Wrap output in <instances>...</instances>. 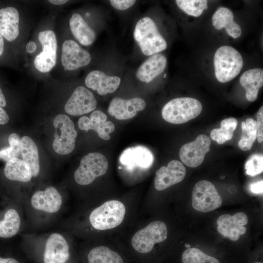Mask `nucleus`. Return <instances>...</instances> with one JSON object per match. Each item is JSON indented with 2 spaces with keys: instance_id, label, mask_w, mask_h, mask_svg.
I'll use <instances>...</instances> for the list:
<instances>
[{
  "instance_id": "obj_1",
  "label": "nucleus",
  "mask_w": 263,
  "mask_h": 263,
  "mask_svg": "<svg viewBox=\"0 0 263 263\" xmlns=\"http://www.w3.org/2000/svg\"><path fill=\"white\" fill-rule=\"evenodd\" d=\"M134 39L142 53L150 56L165 50L167 43L157 26L150 17H146L136 23L133 32Z\"/></svg>"
},
{
  "instance_id": "obj_2",
  "label": "nucleus",
  "mask_w": 263,
  "mask_h": 263,
  "mask_svg": "<svg viewBox=\"0 0 263 263\" xmlns=\"http://www.w3.org/2000/svg\"><path fill=\"white\" fill-rule=\"evenodd\" d=\"M214 65L217 80L221 83H226L240 74L243 66V60L236 49L225 45L219 47L216 51Z\"/></svg>"
},
{
  "instance_id": "obj_3",
  "label": "nucleus",
  "mask_w": 263,
  "mask_h": 263,
  "mask_svg": "<svg viewBox=\"0 0 263 263\" xmlns=\"http://www.w3.org/2000/svg\"><path fill=\"white\" fill-rule=\"evenodd\" d=\"M202 110L201 103L192 97H179L173 99L163 107V118L174 124L185 123L198 116Z\"/></svg>"
},
{
  "instance_id": "obj_4",
  "label": "nucleus",
  "mask_w": 263,
  "mask_h": 263,
  "mask_svg": "<svg viewBox=\"0 0 263 263\" xmlns=\"http://www.w3.org/2000/svg\"><path fill=\"white\" fill-rule=\"evenodd\" d=\"M125 213V207L121 202L110 200L93 210L90 215L89 220L95 229H111L121 224Z\"/></svg>"
},
{
  "instance_id": "obj_5",
  "label": "nucleus",
  "mask_w": 263,
  "mask_h": 263,
  "mask_svg": "<svg viewBox=\"0 0 263 263\" xmlns=\"http://www.w3.org/2000/svg\"><path fill=\"white\" fill-rule=\"evenodd\" d=\"M53 123L55 129L53 149L61 155L71 153L75 149L77 137L73 121L67 115L58 114L54 117Z\"/></svg>"
},
{
  "instance_id": "obj_6",
  "label": "nucleus",
  "mask_w": 263,
  "mask_h": 263,
  "mask_svg": "<svg viewBox=\"0 0 263 263\" xmlns=\"http://www.w3.org/2000/svg\"><path fill=\"white\" fill-rule=\"evenodd\" d=\"M167 236V225L164 222L157 220L137 231L132 236L131 244L137 252L148 253L152 250L155 244L164 241Z\"/></svg>"
},
{
  "instance_id": "obj_7",
  "label": "nucleus",
  "mask_w": 263,
  "mask_h": 263,
  "mask_svg": "<svg viewBox=\"0 0 263 263\" xmlns=\"http://www.w3.org/2000/svg\"><path fill=\"white\" fill-rule=\"evenodd\" d=\"M108 162L106 157L98 152L90 153L80 161V165L74 173V179L80 185H88L95 178L106 173Z\"/></svg>"
},
{
  "instance_id": "obj_8",
  "label": "nucleus",
  "mask_w": 263,
  "mask_h": 263,
  "mask_svg": "<svg viewBox=\"0 0 263 263\" xmlns=\"http://www.w3.org/2000/svg\"><path fill=\"white\" fill-rule=\"evenodd\" d=\"M192 206L201 212H208L220 207L222 199L215 186L210 182L201 180L193 188Z\"/></svg>"
},
{
  "instance_id": "obj_9",
  "label": "nucleus",
  "mask_w": 263,
  "mask_h": 263,
  "mask_svg": "<svg viewBox=\"0 0 263 263\" xmlns=\"http://www.w3.org/2000/svg\"><path fill=\"white\" fill-rule=\"evenodd\" d=\"M38 38L42 51L34 59L36 68L41 73L50 72L55 66L56 60L57 40L55 33L52 30L40 32Z\"/></svg>"
},
{
  "instance_id": "obj_10",
  "label": "nucleus",
  "mask_w": 263,
  "mask_h": 263,
  "mask_svg": "<svg viewBox=\"0 0 263 263\" xmlns=\"http://www.w3.org/2000/svg\"><path fill=\"white\" fill-rule=\"evenodd\" d=\"M211 141L205 134L198 135L192 142L185 144L179 150L182 162L187 166L195 168L203 162L205 155L210 150Z\"/></svg>"
},
{
  "instance_id": "obj_11",
  "label": "nucleus",
  "mask_w": 263,
  "mask_h": 263,
  "mask_svg": "<svg viewBox=\"0 0 263 263\" xmlns=\"http://www.w3.org/2000/svg\"><path fill=\"white\" fill-rule=\"evenodd\" d=\"M91 60L90 54L75 41L68 39L62 46L61 61L66 70L73 71L88 65Z\"/></svg>"
},
{
  "instance_id": "obj_12",
  "label": "nucleus",
  "mask_w": 263,
  "mask_h": 263,
  "mask_svg": "<svg viewBox=\"0 0 263 263\" xmlns=\"http://www.w3.org/2000/svg\"><path fill=\"white\" fill-rule=\"evenodd\" d=\"M97 101L93 94L84 86L77 87L64 106L65 112L73 116L80 115L95 110Z\"/></svg>"
},
{
  "instance_id": "obj_13",
  "label": "nucleus",
  "mask_w": 263,
  "mask_h": 263,
  "mask_svg": "<svg viewBox=\"0 0 263 263\" xmlns=\"http://www.w3.org/2000/svg\"><path fill=\"white\" fill-rule=\"evenodd\" d=\"M248 221L247 215L244 212H238L231 216L224 214L217 219V230L224 237L235 241L246 231L244 226Z\"/></svg>"
},
{
  "instance_id": "obj_14",
  "label": "nucleus",
  "mask_w": 263,
  "mask_h": 263,
  "mask_svg": "<svg viewBox=\"0 0 263 263\" xmlns=\"http://www.w3.org/2000/svg\"><path fill=\"white\" fill-rule=\"evenodd\" d=\"M186 174V169L182 162L173 160L168 166H162L155 172L154 186L157 190H163L181 182Z\"/></svg>"
},
{
  "instance_id": "obj_15",
  "label": "nucleus",
  "mask_w": 263,
  "mask_h": 263,
  "mask_svg": "<svg viewBox=\"0 0 263 263\" xmlns=\"http://www.w3.org/2000/svg\"><path fill=\"white\" fill-rule=\"evenodd\" d=\"M146 106L145 100L139 97L125 99L116 97L111 101L108 112L118 120H126L135 116L137 113L143 110Z\"/></svg>"
},
{
  "instance_id": "obj_16",
  "label": "nucleus",
  "mask_w": 263,
  "mask_h": 263,
  "mask_svg": "<svg viewBox=\"0 0 263 263\" xmlns=\"http://www.w3.org/2000/svg\"><path fill=\"white\" fill-rule=\"evenodd\" d=\"M107 115L101 111L96 110L91 113L90 117L84 116L78 122L79 128L83 131L94 130L99 137L105 140L110 139V134L115 129L113 122L107 121Z\"/></svg>"
},
{
  "instance_id": "obj_17",
  "label": "nucleus",
  "mask_w": 263,
  "mask_h": 263,
  "mask_svg": "<svg viewBox=\"0 0 263 263\" xmlns=\"http://www.w3.org/2000/svg\"><path fill=\"white\" fill-rule=\"evenodd\" d=\"M69 256V246L64 237L57 233L51 234L45 244L44 263H66Z\"/></svg>"
},
{
  "instance_id": "obj_18",
  "label": "nucleus",
  "mask_w": 263,
  "mask_h": 263,
  "mask_svg": "<svg viewBox=\"0 0 263 263\" xmlns=\"http://www.w3.org/2000/svg\"><path fill=\"white\" fill-rule=\"evenodd\" d=\"M62 198L57 190L50 186L44 190H38L32 196L31 204L36 209L54 213L60 208Z\"/></svg>"
},
{
  "instance_id": "obj_19",
  "label": "nucleus",
  "mask_w": 263,
  "mask_h": 263,
  "mask_svg": "<svg viewBox=\"0 0 263 263\" xmlns=\"http://www.w3.org/2000/svg\"><path fill=\"white\" fill-rule=\"evenodd\" d=\"M86 86L96 91L101 95L115 92L119 87L121 79L117 76H110L99 70L90 72L85 79Z\"/></svg>"
},
{
  "instance_id": "obj_20",
  "label": "nucleus",
  "mask_w": 263,
  "mask_h": 263,
  "mask_svg": "<svg viewBox=\"0 0 263 263\" xmlns=\"http://www.w3.org/2000/svg\"><path fill=\"white\" fill-rule=\"evenodd\" d=\"M167 65V59L164 55L154 54L139 67L136 76L141 82L150 83L164 72Z\"/></svg>"
},
{
  "instance_id": "obj_21",
  "label": "nucleus",
  "mask_w": 263,
  "mask_h": 263,
  "mask_svg": "<svg viewBox=\"0 0 263 263\" xmlns=\"http://www.w3.org/2000/svg\"><path fill=\"white\" fill-rule=\"evenodd\" d=\"M19 14L13 7L0 9V34L7 40L12 41L19 36Z\"/></svg>"
},
{
  "instance_id": "obj_22",
  "label": "nucleus",
  "mask_w": 263,
  "mask_h": 263,
  "mask_svg": "<svg viewBox=\"0 0 263 263\" xmlns=\"http://www.w3.org/2000/svg\"><path fill=\"white\" fill-rule=\"evenodd\" d=\"M212 22L217 30L225 28L228 35L234 38L241 35L240 26L234 20L232 12L226 7H220L215 11L212 17Z\"/></svg>"
},
{
  "instance_id": "obj_23",
  "label": "nucleus",
  "mask_w": 263,
  "mask_h": 263,
  "mask_svg": "<svg viewBox=\"0 0 263 263\" xmlns=\"http://www.w3.org/2000/svg\"><path fill=\"white\" fill-rule=\"evenodd\" d=\"M240 83L246 91L245 96L250 102L255 101L258 92L263 85V70L254 68L244 72L240 77Z\"/></svg>"
},
{
  "instance_id": "obj_24",
  "label": "nucleus",
  "mask_w": 263,
  "mask_h": 263,
  "mask_svg": "<svg viewBox=\"0 0 263 263\" xmlns=\"http://www.w3.org/2000/svg\"><path fill=\"white\" fill-rule=\"evenodd\" d=\"M153 159L151 151L147 148L140 146L127 149L120 157L123 164H135L144 168L150 167Z\"/></svg>"
},
{
  "instance_id": "obj_25",
  "label": "nucleus",
  "mask_w": 263,
  "mask_h": 263,
  "mask_svg": "<svg viewBox=\"0 0 263 263\" xmlns=\"http://www.w3.org/2000/svg\"><path fill=\"white\" fill-rule=\"evenodd\" d=\"M69 26L73 35L81 44L89 46L95 41L96 34L94 31L79 14L75 13L72 16Z\"/></svg>"
},
{
  "instance_id": "obj_26",
  "label": "nucleus",
  "mask_w": 263,
  "mask_h": 263,
  "mask_svg": "<svg viewBox=\"0 0 263 263\" xmlns=\"http://www.w3.org/2000/svg\"><path fill=\"white\" fill-rule=\"evenodd\" d=\"M20 144L22 160L29 167L32 176L36 177L40 170L38 147L32 139L28 136L21 138Z\"/></svg>"
},
{
  "instance_id": "obj_27",
  "label": "nucleus",
  "mask_w": 263,
  "mask_h": 263,
  "mask_svg": "<svg viewBox=\"0 0 263 263\" xmlns=\"http://www.w3.org/2000/svg\"><path fill=\"white\" fill-rule=\"evenodd\" d=\"M3 172L5 176L12 181L28 182L33 177L28 165L18 158H12L7 162Z\"/></svg>"
},
{
  "instance_id": "obj_28",
  "label": "nucleus",
  "mask_w": 263,
  "mask_h": 263,
  "mask_svg": "<svg viewBox=\"0 0 263 263\" xmlns=\"http://www.w3.org/2000/svg\"><path fill=\"white\" fill-rule=\"evenodd\" d=\"M87 258L89 263H124L123 259L117 252L103 245L92 249Z\"/></svg>"
},
{
  "instance_id": "obj_29",
  "label": "nucleus",
  "mask_w": 263,
  "mask_h": 263,
  "mask_svg": "<svg viewBox=\"0 0 263 263\" xmlns=\"http://www.w3.org/2000/svg\"><path fill=\"white\" fill-rule=\"evenodd\" d=\"M20 223L18 212L14 209L8 210L3 220L0 221V237L7 238L15 235L19 229Z\"/></svg>"
},
{
  "instance_id": "obj_30",
  "label": "nucleus",
  "mask_w": 263,
  "mask_h": 263,
  "mask_svg": "<svg viewBox=\"0 0 263 263\" xmlns=\"http://www.w3.org/2000/svg\"><path fill=\"white\" fill-rule=\"evenodd\" d=\"M242 135L238 146L244 151L250 150L257 139L256 121L251 118H247L241 123Z\"/></svg>"
},
{
  "instance_id": "obj_31",
  "label": "nucleus",
  "mask_w": 263,
  "mask_h": 263,
  "mask_svg": "<svg viewBox=\"0 0 263 263\" xmlns=\"http://www.w3.org/2000/svg\"><path fill=\"white\" fill-rule=\"evenodd\" d=\"M238 124L237 119L234 117L225 119L221 121V128L212 130L210 132L211 139L219 144H222L230 140Z\"/></svg>"
},
{
  "instance_id": "obj_32",
  "label": "nucleus",
  "mask_w": 263,
  "mask_h": 263,
  "mask_svg": "<svg viewBox=\"0 0 263 263\" xmlns=\"http://www.w3.org/2000/svg\"><path fill=\"white\" fill-rule=\"evenodd\" d=\"M182 261L183 263H220L216 258L194 247H189L184 251Z\"/></svg>"
},
{
  "instance_id": "obj_33",
  "label": "nucleus",
  "mask_w": 263,
  "mask_h": 263,
  "mask_svg": "<svg viewBox=\"0 0 263 263\" xmlns=\"http://www.w3.org/2000/svg\"><path fill=\"white\" fill-rule=\"evenodd\" d=\"M175 2L182 11L188 15L198 17L207 9L206 0H176Z\"/></svg>"
},
{
  "instance_id": "obj_34",
  "label": "nucleus",
  "mask_w": 263,
  "mask_h": 263,
  "mask_svg": "<svg viewBox=\"0 0 263 263\" xmlns=\"http://www.w3.org/2000/svg\"><path fill=\"white\" fill-rule=\"evenodd\" d=\"M20 140L18 134L11 133L8 137L9 147L0 150V160L7 162L12 158H19L21 154Z\"/></svg>"
},
{
  "instance_id": "obj_35",
  "label": "nucleus",
  "mask_w": 263,
  "mask_h": 263,
  "mask_svg": "<svg viewBox=\"0 0 263 263\" xmlns=\"http://www.w3.org/2000/svg\"><path fill=\"white\" fill-rule=\"evenodd\" d=\"M246 174L254 176L263 171V156L254 154L250 156L245 164Z\"/></svg>"
},
{
  "instance_id": "obj_36",
  "label": "nucleus",
  "mask_w": 263,
  "mask_h": 263,
  "mask_svg": "<svg viewBox=\"0 0 263 263\" xmlns=\"http://www.w3.org/2000/svg\"><path fill=\"white\" fill-rule=\"evenodd\" d=\"M257 138L259 143L263 141V107L262 106L257 114Z\"/></svg>"
},
{
  "instance_id": "obj_37",
  "label": "nucleus",
  "mask_w": 263,
  "mask_h": 263,
  "mask_svg": "<svg viewBox=\"0 0 263 263\" xmlns=\"http://www.w3.org/2000/svg\"><path fill=\"white\" fill-rule=\"evenodd\" d=\"M134 0H111V5L116 9L125 10L133 6L135 3Z\"/></svg>"
},
{
  "instance_id": "obj_38",
  "label": "nucleus",
  "mask_w": 263,
  "mask_h": 263,
  "mask_svg": "<svg viewBox=\"0 0 263 263\" xmlns=\"http://www.w3.org/2000/svg\"><path fill=\"white\" fill-rule=\"evenodd\" d=\"M250 190L254 193H262L263 192V180L254 183L250 185Z\"/></svg>"
},
{
  "instance_id": "obj_39",
  "label": "nucleus",
  "mask_w": 263,
  "mask_h": 263,
  "mask_svg": "<svg viewBox=\"0 0 263 263\" xmlns=\"http://www.w3.org/2000/svg\"><path fill=\"white\" fill-rule=\"evenodd\" d=\"M9 118L6 111L0 106V125H4L8 123Z\"/></svg>"
},
{
  "instance_id": "obj_40",
  "label": "nucleus",
  "mask_w": 263,
  "mask_h": 263,
  "mask_svg": "<svg viewBox=\"0 0 263 263\" xmlns=\"http://www.w3.org/2000/svg\"><path fill=\"white\" fill-rule=\"evenodd\" d=\"M37 49V45L34 41L28 42L26 46V51L29 53H34Z\"/></svg>"
},
{
  "instance_id": "obj_41",
  "label": "nucleus",
  "mask_w": 263,
  "mask_h": 263,
  "mask_svg": "<svg viewBox=\"0 0 263 263\" xmlns=\"http://www.w3.org/2000/svg\"><path fill=\"white\" fill-rule=\"evenodd\" d=\"M0 263H19L17 260L8 258H2L0 257Z\"/></svg>"
},
{
  "instance_id": "obj_42",
  "label": "nucleus",
  "mask_w": 263,
  "mask_h": 263,
  "mask_svg": "<svg viewBox=\"0 0 263 263\" xmlns=\"http://www.w3.org/2000/svg\"><path fill=\"white\" fill-rule=\"evenodd\" d=\"M6 105V99L4 95L0 88V106L1 107H4Z\"/></svg>"
},
{
  "instance_id": "obj_43",
  "label": "nucleus",
  "mask_w": 263,
  "mask_h": 263,
  "mask_svg": "<svg viewBox=\"0 0 263 263\" xmlns=\"http://www.w3.org/2000/svg\"><path fill=\"white\" fill-rule=\"evenodd\" d=\"M48 1L54 5H62L66 3L68 0H49Z\"/></svg>"
},
{
  "instance_id": "obj_44",
  "label": "nucleus",
  "mask_w": 263,
  "mask_h": 263,
  "mask_svg": "<svg viewBox=\"0 0 263 263\" xmlns=\"http://www.w3.org/2000/svg\"><path fill=\"white\" fill-rule=\"evenodd\" d=\"M4 49V41L3 37L0 34V56L2 54Z\"/></svg>"
},
{
  "instance_id": "obj_45",
  "label": "nucleus",
  "mask_w": 263,
  "mask_h": 263,
  "mask_svg": "<svg viewBox=\"0 0 263 263\" xmlns=\"http://www.w3.org/2000/svg\"><path fill=\"white\" fill-rule=\"evenodd\" d=\"M185 245H185L186 247H187V248L190 247V245L189 244H186Z\"/></svg>"
},
{
  "instance_id": "obj_46",
  "label": "nucleus",
  "mask_w": 263,
  "mask_h": 263,
  "mask_svg": "<svg viewBox=\"0 0 263 263\" xmlns=\"http://www.w3.org/2000/svg\"><path fill=\"white\" fill-rule=\"evenodd\" d=\"M261 263V262H256V263Z\"/></svg>"
}]
</instances>
